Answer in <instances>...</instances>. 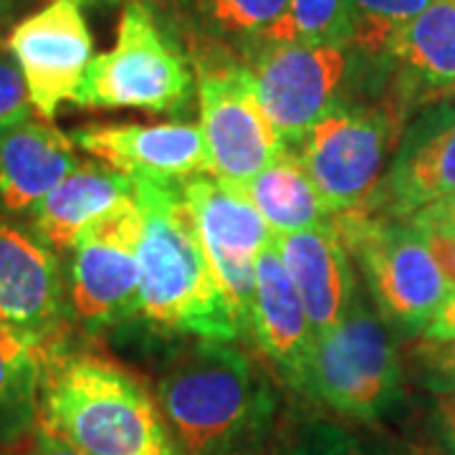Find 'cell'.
<instances>
[{
	"mask_svg": "<svg viewBox=\"0 0 455 455\" xmlns=\"http://www.w3.org/2000/svg\"><path fill=\"white\" fill-rule=\"evenodd\" d=\"M248 331H253L260 352L286 377V382L301 390L316 334L276 245L263 251L256 260Z\"/></svg>",
	"mask_w": 455,
	"mask_h": 455,
	"instance_id": "cell-18",
	"label": "cell"
},
{
	"mask_svg": "<svg viewBox=\"0 0 455 455\" xmlns=\"http://www.w3.org/2000/svg\"><path fill=\"white\" fill-rule=\"evenodd\" d=\"M245 66L278 140L299 149L311 127L341 99L352 56L344 46L278 44L256 51Z\"/></svg>",
	"mask_w": 455,
	"mask_h": 455,
	"instance_id": "cell-10",
	"label": "cell"
},
{
	"mask_svg": "<svg viewBox=\"0 0 455 455\" xmlns=\"http://www.w3.org/2000/svg\"><path fill=\"white\" fill-rule=\"evenodd\" d=\"M453 193L455 104H435L403 130L385 178L364 208L407 223L415 212Z\"/></svg>",
	"mask_w": 455,
	"mask_h": 455,
	"instance_id": "cell-13",
	"label": "cell"
},
{
	"mask_svg": "<svg viewBox=\"0 0 455 455\" xmlns=\"http://www.w3.org/2000/svg\"><path fill=\"white\" fill-rule=\"evenodd\" d=\"M349 3L347 0H289L283 18L266 36L263 46L309 44L349 46Z\"/></svg>",
	"mask_w": 455,
	"mask_h": 455,
	"instance_id": "cell-25",
	"label": "cell"
},
{
	"mask_svg": "<svg viewBox=\"0 0 455 455\" xmlns=\"http://www.w3.org/2000/svg\"><path fill=\"white\" fill-rule=\"evenodd\" d=\"M430 423L445 455H455V395H435Z\"/></svg>",
	"mask_w": 455,
	"mask_h": 455,
	"instance_id": "cell-31",
	"label": "cell"
},
{
	"mask_svg": "<svg viewBox=\"0 0 455 455\" xmlns=\"http://www.w3.org/2000/svg\"><path fill=\"white\" fill-rule=\"evenodd\" d=\"M134 197V180L97 160H82L28 215L26 226L53 253H71L84 233Z\"/></svg>",
	"mask_w": 455,
	"mask_h": 455,
	"instance_id": "cell-20",
	"label": "cell"
},
{
	"mask_svg": "<svg viewBox=\"0 0 455 455\" xmlns=\"http://www.w3.org/2000/svg\"><path fill=\"white\" fill-rule=\"evenodd\" d=\"M76 149L130 180L182 182L211 175V155L200 124H89L68 132Z\"/></svg>",
	"mask_w": 455,
	"mask_h": 455,
	"instance_id": "cell-14",
	"label": "cell"
},
{
	"mask_svg": "<svg viewBox=\"0 0 455 455\" xmlns=\"http://www.w3.org/2000/svg\"><path fill=\"white\" fill-rule=\"evenodd\" d=\"M291 455H400L385 451L382 445H374L362 440L355 433L344 430L339 425L331 423H309L301 435L299 443L293 445Z\"/></svg>",
	"mask_w": 455,
	"mask_h": 455,
	"instance_id": "cell-27",
	"label": "cell"
},
{
	"mask_svg": "<svg viewBox=\"0 0 455 455\" xmlns=\"http://www.w3.org/2000/svg\"><path fill=\"white\" fill-rule=\"evenodd\" d=\"M407 223L425 235H430V233L455 235V193L427 205L420 212H415Z\"/></svg>",
	"mask_w": 455,
	"mask_h": 455,
	"instance_id": "cell-29",
	"label": "cell"
},
{
	"mask_svg": "<svg viewBox=\"0 0 455 455\" xmlns=\"http://www.w3.org/2000/svg\"><path fill=\"white\" fill-rule=\"evenodd\" d=\"M420 337H425V339L455 341V291L445 296V301L430 316V322L425 324Z\"/></svg>",
	"mask_w": 455,
	"mask_h": 455,
	"instance_id": "cell-32",
	"label": "cell"
},
{
	"mask_svg": "<svg viewBox=\"0 0 455 455\" xmlns=\"http://www.w3.org/2000/svg\"><path fill=\"white\" fill-rule=\"evenodd\" d=\"M197 94L211 175L243 196L245 188L276 160L283 142L260 107L245 64H203Z\"/></svg>",
	"mask_w": 455,
	"mask_h": 455,
	"instance_id": "cell-9",
	"label": "cell"
},
{
	"mask_svg": "<svg viewBox=\"0 0 455 455\" xmlns=\"http://www.w3.org/2000/svg\"><path fill=\"white\" fill-rule=\"evenodd\" d=\"M289 0H185L188 20L220 49L241 51L245 61L283 18Z\"/></svg>",
	"mask_w": 455,
	"mask_h": 455,
	"instance_id": "cell-23",
	"label": "cell"
},
{
	"mask_svg": "<svg viewBox=\"0 0 455 455\" xmlns=\"http://www.w3.org/2000/svg\"><path fill=\"white\" fill-rule=\"evenodd\" d=\"M400 137L403 119L387 104L339 99L296 152L337 215L359 211L372 200Z\"/></svg>",
	"mask_w": 455,
	"mask_h": 455,
	"instance_id": "cell-7",
	"label": "cell"
},
{
	"mask_svg": "<svg viewBox=\"0 0 455 455\" xmlns=\"http://www.w3.org/2000/svg\"><path fill=\"white\" fill-rule=\"evenodd\" d=\"M71 3H76V5H94V3H101V0H71Z\"/></svg>",
	"mask_w": 455,
	"mask_h": 455,
	"instance_id": "cell-35",
	"label": "cell"
},
{
	"mask_svg": "<svg viewBox=\"0 0 455 455\" xmlns=\"http://www.w3.org/2000/svg\"><path fill=\"white\" fill-rule=\"evenodd\" d=\"M31 101L13 56L0 46V127L31 116Z\"/></svg>",
	"mask_w": 455,
	"mask_h": 455,
	"instance_id": "cell-28",
	"label": "cell"
},
{
	"mask_svg": "<svg viewBox=\"0 0 455 455\" xmlns=\"http://www.w3.org/2000/svg\"><path fill=\"white\" fill-rule=\"evenodd\" d=\"M425 243L430 248V253H433L438 268L443 271L445 281H448V286L455 291V235L430 233V235H425Z\"/></svg>",
	"mask_w": 455,
	"mask_h": 455,
	"instance_id": "cell-33",
	"label": "cell"
},
{
	"mask_svg": "<svg viewBox=\"0 0 455 455\" xmlns=\"http://www.w3.org/2000/svg\"><path fill=\"white\" fill-rule=\"evenodd\" d=\"M193 71L164 36L145 0H130L114 49L92 59L74 97L84 109H145L167 114L193 99Z\"/></svg>",
	"mask_w": 455,
	"mask_h": 455,
	"instance_id": "cell-6",
	"label": "cell"
},
{
	"mask_svg": "<svg viewBox=\"0 0 455 455\" xmlns=\"http://www.w3.org/2000/svg\"><path fill=\"white\" fill-rule=\"evenodd\" d=\"M407 357L423 387L433 395H455V341L418 337Z\"/></svg>",
	"mask_w": 455,
	"mask_h": 455,
	"instance_id": "cell-26",
	"label": "cell"
},
{
	"mask_svg": "<svg viewBox=\"0 0 455 455\" xmlns=\"http://www.w3.org/2000/svg\"><path fill=\"white\" fill-rule=\"evenodd\" d=\"M331 226L352 259H357L374 309L385 324L420 337L430 316L453 291L423 233L370 208L337 212Z\"/></svg>",
	"mask_w": 455,
	"mask_h": 455,
	"instance_id": "cell-5",
	"label": "cell"
},
{
	"mask_svg": "<svg viewBox=\"0 0 455 455\" xmlns=\"http://www.w3.org/2000/svg\"><path fill=\"white\" fill-rule=\"evenodd\" d=\"M157 400L188 455L248 453L274 418L268 382L230 341L200 339L170 359Z\"/></svg>",
	"mask_w": 455,
	"mask_h": 455,
	"instance_id": "cell-3",
	"label": "cell"
},
{
	"mask_svg": "<svg viewBox=\"0 0 455 455\" xmlns=\"http://www.w3.org/2000/svg\"><path fill=\"white\" fill-rule=\"evenodd\" d=\"M64 341L0 322V453L13 451L38 427L44 372Z\"/></svg>",
	"mask_w": 455,
	"mask_h": 455,
	"instance_id": "cell-21",
	"label": "cell"
},
{
	"mask_svg": "<svg viewBox=\"0 0 455 455\" xmlns=\"http://www.w3.org/2000/svg\"><path fill=\"white\" fill-rule=\"evenodd\" d=\"M0 455H84L82 451H76L71 443H66L64 438H59L56 433L46 430L44 425L38 423V427L33 430L28 438L23 440L20 445H16L13 451H5Z\"/></svg>",
	"mask_w": 455,
	"mask_h": 455,
	"instance_id": "cell-30",
	"label": "cell"
},
{
	"mask_svg": "<svg viewBox=\"0 0 455 455\" xmlns=\"http://www.w3.org/2000/svg\"><path fill=\"white\" fill-rule=\"evenodd\" d=\"M79 163L74 140L49 119L31 114L0 127V215L26 223Z\"/></svg>",
	"mask_w": 455,
	"mask_h": 455,
	"instance_id": "cell-17",
	"label": "cell"
},
{
	"mask_svg": "<svg viewBox=\"0 0 455 455\" xmlns=\"http://www.w3.org/2000/svg\"><path fill=\"white\" fill-rule=\"evenodd\" d=\"M140 241L142 211L137 197L84 233L66 266L71 322L99 334L140 314Z\"/></svg>",
	"mask_w": 455,
	"mask_h": 455,
	"instance_id": "cell-8",
	"label": "cell"
},
{
	"mask_svg": "<svg viewBox=\"0 0 455 455\" xmlns=\"http://www.w3.org/2000/svg\"><path fill=\"white\" fill-rule=\"evenodd\" d=\"M11 5H13V0H0V23L5 20L8 11H11Z\"/></svg>",
	"mask_w": 455,
	"mask_h": 455,
	"instance_id": "cell-34",
	"label": "cell"
},
{
	"mask_svg": "<svg viewBox=\"0 0 455 455\" xmlns=\"http://www.w3.org/2000/svg\"><path fill=\"white\" fill-rule=\"evenodd\" d=\"M385 74L400 119L451 97L455 89V0H433L392 38Z\"/></svg>",
	"mask_w": 455,
	"mask_h": 455,
	"instance_id": "cell-16",
	"label": "cell"
},
{
	"mask_svg": "<svg viewBox=\"0 0 455 455\" xmlns=\"http://www.w3.org/2000/svg\"><path fill=\"white\" fill-rule=\"evenodd\" d=\"M307 307L314 334H324L341 322L357 299V274L352 253L334 226L299 230L274 241Z\"/></svg>",
	"mask_w": 455,
	"mask_h": 455,
	"instance_id": "cell-19",
	"label": "cell"
},
{
	"mask_svg": "<svg viewBox=\"0 0 455 455\" xmlns=\"http://www.w3.org/2000/svg\"><path fill=\"white\" fill-rule=\"evenodd\" d=\"M180 190L193 212L200 243L205 248L228 304L248 331L256 260L274 245L276 235L248 197L226 188L212 175L182 180Z\"/></svg>",
	"mask_w": 455,
	"mask_h": 455,
	"instance_id": "cell-11",
	"label": "cell"
},
{
	"mask_svg": "<svg viewBox=\"0 0 455 455\" xmlns=\"http://www.w3.org/2000/svg\"><path fill=\"white\" fill-rule=\"evenodd\" d=\"M301 390L357 423H377L403 403L405 372L397 341L362 293L339 324L314 339Z\"/></svg>",
	"mask_w": 455,
	"mask_h": 455,
	"instance_id": "cell-4",
	"label": "cell"
},
{
	"mask_svg": "<svg viewBox=\"0 0 455 455\" xmlns=\"http://www.w3.org/2000/svg\"><path fill=\"white\" fill-rule=\"evenodd\" d=\"M38 423L84 455H188L130 370L66 341L46 364Z\"/></svg>",
	"mask_w": 455,
	"mask_h": 455,
	"instance_id": "cell-2",
	"label": "cell"
},
{
	"mask_svg": "<svg viewBox=\"0 0 455 455\" xmlns=\"http://www.w3.org/2000/svg\"><path fill=\"white\" fill-rule=\"evenodd\" d=\"M5 49L23 76L31 109L49 122L61 104H74L94 59V41L82 5L71 0H53L23 18L13 26Z\"/></svg>",
	"mask_w": 455,
	"mask_h": 455,
	"instance_id": "cell-12",
	"label": "cell"
},
{
	"mask_svg": "<svg viewBox=\"0 0 455 455\" xmlns=\"http://www.w3.org/2000/svg\"><path fill=\"white\" fill-rule=\"evenodd\" d=\"M0 322L56 341L71 322L59 253L8 215H0Z\"/></svg>",
	"mask_w": 455,
	"mask_h": 455,
	"instance_id": "cell-15",
	"label": "cell"
},
{
	"mask_svg": "<svg viewBox=\"0 0 455 455\" xmlns=\"http://www.w3.org/2000/svg\"><path fill=\"white\" fill-rule=\"evenodd\" d=\"M349 3V56L364 59L385 74L392 38L433 0H347Z\"/></svg>",
	"mask_w": 455,
	"mask_h": 455,
	"instance_id": "cell-24",
	"label": "cell"
},
{
	"mask_svg": "<svg viewBox=\"0 0 455 455\" xmlns=\"http://www.w3.org/2000/svg\"><path fill=\"white\" fill-rule=\"evenodd\" d=\"M243 196L276 238L299 230L326 228L334 220V211L326 205L307 164L301 163V155L291 147L278 152L276 160L245 188Z\"/></svg>",
	"mask_w": 455,
	"mask_h": 455,
	"instance_id": "cell-22",
	"label": "cell"
},
{
	"mask_svg": "<svg viewBox=\"0 0 455 455\" xmlns=\"http://www.w3.org/2000/svg\"><path fill=\"white\" fill-rule=\"evenodd\" d=\"M142 211L140 316L147 324L203 341H235L245 329L228 304L180 182L134 180Z\"/></svg>",
	"mask_w": 455,
	"mask_h": 455,
	"instance_id": "cell-1",
	"label": "cell"
}]
</instances>
